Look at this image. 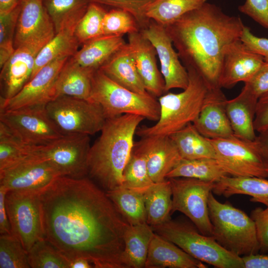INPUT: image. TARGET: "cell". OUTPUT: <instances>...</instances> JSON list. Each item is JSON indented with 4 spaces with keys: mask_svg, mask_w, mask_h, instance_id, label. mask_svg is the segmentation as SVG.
<instances>
[{
    "mask_svg": "<svg viewBox=\"0 0 268 268\" xmlns=\"http://www.w3.org/2000/svg\"><path fill=\"white\" fill-rule=\"evenodd\" d=\"M154 232L147 223L129 225L124 236L121 261L124 268H145L151 240Z\"/></svg>",
    "mask_w": 268,
    "mask_h": 268,
    "instance_id": "83f0119b",
    "label": "cell"
},
{
    "mask_svg": "<svg viewBox=\"0 0 268 268\" xmlns=\"http://www.w3.org/2000/svg\"><path fill=\"white\" fill-rule=\"evenodd\" d=\"M33 147L21 141L0 122V171L28 158L32 154Z\"/></svg>",
    "mask_w": 268,
    "mask_h": 268,
    "instance_id": "8d00e7d4",
    "label": "cell"
},
{
    "mask_svg": "<svg viewBox=\"0 0 268 268\" xmlns=\"http://www.w3.org/2000/svg\"><path fill=\"white\" fill-rule=\"evenodd\" d=\"M55 34L43 0H23L15 33V49L28 44H46Z\"/></svg>",
    "mask_w": 268,
    "mask_h": 268,
    "instance_id": "e0dca14e",
    "label": "cell"
},
{
    "mask_svg": "<svg viewBox=\"0 0 268 268\" xmlns=\"http://www.w3.org/2000/svg\"><path fill=\"white\" fill-rule=\"evenodd\" d=\"M100 5H106L126 11L135 18L140 30L145 28L150 20L146 16V10L153 0H88Z\"/></svg>",
    "mask_w": 268,
    "mask_h": 268,
    "instance_id": "ee69618b",
    "label": "cell"
},
{
    "mask_svg": "<svg viewBox=\"0 0 268 268\" xmlns=\"http://www.w3.org/2000/svg\"><path fill=\"white\" fill-rule=\"evenodd\" d=\"M227 175L214 158L182 159L168 173L166 179L190 178L216 183Z\"/></svg>",
    "mask_w": 268,
    "mask_h": 268,
    "instance_id": "e575fe53",
    "label": "cell"
},
{
    "mask_svg": "<svg viewBox=\"0 0 268 268\" xmlns=\"http://www.w3.org/2000/svg\"><path fill=\"white\" fill-rule=\"evenodd\" d=\"M240 39L248 48L262 56L265 61L268 62V39L256 36L246 26L244 28Z\"/></svg>",
    "mask_w": 268,
    "mask_h": 268,
    "instance_id": "c3c4849f",
    "label": "cell"
},
{
    "mask_svg": "<svg viewBox=\"0 0 268 268\" xmlns=\"http://www.w3.org/2000/svg\"><path fill=\"white\" fill-rule=\"evenodd\" d=\"M46 106L0 111V122L27 144L48 143L64 134L50 117Z\"/></svg>",
    "mask_w": 268,
    "mask_h": 268,
    "instance_id": "7c38bea8",
    "label": "cell"
},
{
    "mask_svg": "<svg viewBox=\"0 0 268 268\" xmlns=\"http://www.w3.org/2000/svg\"><path fill=\"white\" fill-rule=\"evenodd\" d=\"M106 12L101 5L89 3L74 31L80 44L103 35V21Z\"/></svg>",
    "mask_w": 268,
    "mask_h": 268,
    "instance_id": "60d3db41",
    "label": "cell"
},
{
    "mask_svg": "<svg viewBox=\"0 0 268 268\" xmlns=\"http://www.w3.org/2000/svg\"><path fill=\"white\" fill-rule=\"evenodd\" d=\"M255 141L263 161L268 169V128L259 133Z\"/></svg>",
    "mask_w": 268,
    "mask_h": 268,
    "instance_id": "f5cc1de1",
    "label": "cell"
},
{
    "mask_svg": "<svg viewBox=\"0 0 268 268\" xmlns=\"http://www.w3.org/2000/svg\"><path fill=\"white\" fill-rule=\"evenodd\" d=\"M215 159L228 176L268 178L265 164L254 140L231 137L209 139Z\"/></svg>",
    "mask_w": 268,
    "mask_h": 268,
    "instance_id": "30bf717a",
    "label": "cell"
},
{
    "mask_svg": "<svg viewBox=\"0 0 268 268\" xmlns=\"http://www.w3.org/2000/svg\"><path fill=\"white\" fill-rule=\"evenodd\" d=\"M30 268H68L67 259L45 238L28 252Z\"/></svg>",
    "mask_w": 268,
    "mask_h": 268,
    "instance_id": "f35d334b",
    "label": "cell"
},
{
    "mask_svg": "<svg viewBox=\"0 0 268 268\" xmlns=\"http://www.w3.org/2000/svg\"><path fill=\"white\" fill-rule=\"evenodd\" d=\"M91 101L101 106L106 119L126 114L154 121L159 118L160 106L155 97L148 92L138 93L124 87L99 69L93 74Z\"/></svg>",
    "mask_w": 268,
    "mask_h": 268,
    "instance_id": "52a82bcc",
    "label": "cell"
},
{
    "mask_svg": "<svg viewBox=\"0 0 268 268\" xmlns=\"http://www.w3.org/2000/svg\"><path fill=\"white\" fill-rule=\"evenodd\" d=\"M69 58L55 60L41 68L15 96L0 99V111L46 105L53 99V89L58 75Z\"/></svg>",
    "mask_w": 268,
    "mask_h": 268,
    "instance_id": "2e32d148",
    "label": "cell"
},
{
    "mask_svg": "<svg viewBox=\"0 0 268 268\" xmlns=\"http://www.w3.org/2000/svg\"><path fill=\"white\" fill-rule=\"evenodd\" d=\"M258 98L244 86L236 97L227 100L226 109L234 135L239 138L255 140L254 120Z\"/></svg>",
    "mask_w": 268,
    "mask_h": 268,
    "instance_id": "cb8c5ba5",
    "label": "cell"
},
{
    "mask_svg": "<svg viewBox=\"0 0 268 268\" xmlns=\"http://www.w3.org/2000/svg\"><path fill=\"white\" fill-rule=\"evenodd\" d=\"M140 31L135 18L126 11L114 8L107 11L104 16L103 35H124Z\"/></svg>",
    "mask_w": 268,
    "mask_h": 268,
    "instance_id": "7bdbcfd3",
    "label": "cell"
},
{
    "mask_svg": "<svg viewBox=\"0 0 268 268\" xmlns=\"http://www.w3.org/2000/svg\"><path fill=\"white\" fill-rule=\"evenodd\" d=\"M244 84V86L258 99L268 93V62H265L253 77Z\"/></svg>",
    "mask_w": 268,
    "mask_h": 268,
    "instance_id": "7dc6e473",
    "label": "cell"
},
{
    "mask_svg": "<svg viewBox=\"0 0 268 268\" xmlns=\"http://www.w3.org/2000/svg\"><path fill=\"white\" fill-rule=\"evenodd\" d=\"M127 43L146 91L156 98L165 93L164 80L157 65V53L151 43L140 31L128 34Z\"/></svg>",
    "mask_w": 268,
    "mask_h": 268,
    "instance_id": "7402d4cb",
    "label": "cell"
},
{
    "mask_svg": "<svg viewBox=\"0 0 268 268\" xmlns=\"http://www.w3.org/2000/svg\"><path fill=\"white\" fill-rule=\"evenodd\" d=\"M154 183L149 175L145 156L133 148L123 171L122 186L145 194Z\"/></svg>",
    "mask_w": 268,
    "mask_h": 268,
    "instance_id": "74e56055",
    "label": "cell"
},
{
    "mask_svg": "<svg viewBox=\"0 0 268 268\" xmlns=\"http://www.w3.org/2000/svg\"><path fill=\"white\" fill-rule=\"evenodd\" d=\"M88 0H43L56 34L67 29H75L86 12Z\"/></svg>",
    "mask_w": 268,
    "mask_h": 268,
    "instance_id": "836d02e7",
    "label": "cell"
},
{
    "mask_svg": "<svg viewBox=\"0 0 268 268\" xmlns=\"http://www.w3.org/2000/svg\"><path fill=\"white\" fill-rule=\"evenodd\" d=\"M45 238L67 259L85 258L95 268H124L129 224L86 177L61 176L40 195Z\"/></svg>",
    "mask_w": 268,
    "mask_h": 268,
    "instance_id": "6da1fadb",
    "label": "cell"
},
{
    "mask_svg": "<svg viewBox=\"0 0 268 268\" xmlns=\"http://www.w3.org/2000/svg\"><path fill=\"white\" fill-rule=\"evenodd\" d=\"M168 179L172 192V212L183 213L201 234L212 236L208 201L215 183L190 178Z\"/></svg>",
    "mask_w": 268,
    "mask_h": 268,
    "instance_id": "8fae6325",
    "label": "cell"
},
{
    "mask_svg": "<svg viewBox=\"0 0 268 268\" xmlns=\"http://www.w3.org/2000/svg\"><path fill=\"white\" fill-rule=\"evenodd\" d=\"M265 61L263 57L238 39L225 49L219 86L221 88H231L237 83L249 80Z\"/></svg>",
    "mask_w": 268,
    "mask_h": 268,
    "instance_id": "ac0fdd59",
    "label": "cell"
},
{
    "mask_svg": "<svg viewBox=\"0 0 268 268\" xmlns=\"http://www.w3.org/2000/svg\"><path fill=\"white\" fill-rule=\"evenodd\" d=\"M186 68L189 74L187 88L181 92L165 93L158 97V120L151 126L138 127L135 133L137 135L170 136L197 119L209 87L195 69Z\"/></svg>",
    "mask_w": 268,
    "mask_h": 268,
    "instance_id": "277c9868",
    "label": "cell"
},
{
    "mask_svg": "<svg viewBox=\"0 0 268 268\" xmlns=\"http://www.w3.org/2000/svg\"><path fill=\"white\" fill-rule=\"evenodd\" d=\"M169 136L182 159H215V152L210 140L203 136L193 123Z\"/></svg>",
    "mask_w": 268,
    "mask_h": 268,
    "instance_id": "f546056e",
    "label": "cell"
},
{
    "mask_svg": "<svg viewBox=\"0 0 268 268\" xmlns=\"http://www.w3.org/2000/svg\"><path fill=\"white\" fill-rule=\"evenodd\" d=\"M105 192L130 225L147 223L144 194L123 186Z\"/></svg>",
    "mask_w": 268,
    "mask_h": 268,
    "instance_id": "d6a6232c",
    "label": "cell"
},
{
    "mask_svg": "<svg viewBox=\"0 0 268 268\" xmlns=\"http://www.w3.org/2000/svg\"><path fill=\"white\" fill-rule=\"evenodd\" d=\"M245 25L207 2L165 27L184 66L195 69L210 88L220 87L225 48L240 39Z\"/></svg>",
    "mask_w": 268,
    "mask_h": 268,
    "instance_id": "7a4b0ae2",
    "label": "cell"
},
{
    "mask_svg": "<svg viewBox=\"0 0 268 268\" xmlns=\"http://www.w3.org/2000/svg\"><path fill=\"white\" fill-rule=\"evenodd\" d=\"M68 268H94L92 264L88 260L81 257L67 259Z\"/></svg>",
    "mask_w": 268,
    "mask_h": 268,
    "instance_id": "db71d44e",
    "label": "cell"
},
{
    "mask_svg": "<svg viewBox=\"0 0 268 268\" xmlns=\"http://www.w3.org/2000/svg\"><path fill=\"white\" fill-rule=\"evenodd\" d=\"M220 87H209L199 114L193 123L197 130L208 139L234 136L226 109L227 98Z\"/></svg>",
    "mask_w": 268,
    "mask_h": 268,
    "instance_id": "44dd1931",
    "label": "cell"
},
{
    "mask_svg": "<svg viewBox=\"0 0 268 268\" xmlns=\"http://www.w3.org/2000/svg\"><path fill=\"white\" fill-rule=\"evenodd\" d=\"M212 237L224 248L240 257L260 251L254 221L230 203H222L210 193L208 201Z\"/></svg>",
    "mask_w": 268,
    "mask_h": 268,
    "instance_id": "5b68a950",
    "label": "cell"
},
{
    "mask_svg": "<svg viewBox=\"0 0 268 268\" xmlns=\"http://www.w3.org/2000/svg\"><path fill=\"white\" fill-rule=\"evenodd\" d=\"M245 268H268V255L255 254L242 257Z\"/></svg>",
    "mask_w": 268,
    "mask_h": 268,
    "instance_id": "816d5d0a",
    "label": "cell"
},
{
    "mask_svg": "<svg viewBox=\"0 0 268 268\" xmlns=\"http://www.w3.org/2000/svg\"><path fill=\"white\" fill-rule=\"evenodd\" d=\"M152 227L154 232L203 263L217 268H245L242 257L224 248L212 236L201 234L193 223L170 219Z\"/></svg>",
    "mask_w": 268,
    "mask_h": 268,
    "instance_id": "8992f818",
    "label": "cell"
},
{
    "mask_svg": "<svg viewBox=\"0 0 268 268\" xmlns=\"http://www.w3.org/2000/svg\"><path fill=\"white\" fill-rule=\"evenodd\" d=\"M140 32L156 50L165 82V93L174 88H186L189 84L188 70L182 64L165 27L150 20L147 26Z\"/></svg>",
    "mask_w": 268,
    "mask_h": 268,
    "instance_id": "9a60e30c",
    "label": "cell"
},
{
    "mask_svg": "<svg viewBox=\"0 0 268 268\" xmlns=\"http://www.w3.org/2000/svg\"><path fill=\"white\" fill-rule=\"evenodd\" d=\"M146 268H206L174 243L154 233L145 263Z\"/></svg>",
    "mask_w": 268,
    "mask_h": 268,
    "instance_id": "603a6c76",
    "label": "cell"
},
{
    "mask_svg": "<svg viewBox=\"0 0 268 268\" xmlns=\"http://www.w3.org/2000/svg\"><path fill=\"white\" fill-rule=\"evenodd\" d=\"M94 71L79 66L69 58L55 82L53 100L60 96H67L91 101Z\"/></svg>",
    "mask_w": 268,
    "mask_h": 268,
    "instance_id": "484cf974",
    "label": "cell"
},
{
    "mask_svg": "<svg viewBox=\"0 0 268 268\" xmlns=\"http://www.w3.org/2000/svg\"><path fill=\"white\" fill-rule=\"evenodd\" d=\"M59 172L47 162L29 157L0 171V186L6 192L41 194L57 178Z\"/></svg>",
    "mask_w": 268,
    "mask_h": 268,
    "instance_id": "5bb4252c",
    "label": "cell"
},
{
    "mask_svg": "<svg viewBox=\"0 0 268 268\" xmlns=\"http://www.w3.org/2000/svg\"><path fill=\"white\" fill-rule=\"evenodd\" d=\"M144 200L149 225L157 226L171 219L172 192L169 179L155 183L145 193Z\"/></svg>",
    "mask_w": 268,
    "mask_h": 268,
    "instance_id": "4dcf8cb0",
    "label": "cell"
},
{
    "mask_svg": "<svg viewBox=\"0 0 268 268\" xmlns=\"http://www.w3.org/2000/svg\"><path fill=\"white\" fill-rule=\"evenodd\" d=\"M134 148L145 156L149 175L154 183L166 180L168 173L182 159L169 136L142 137L134 141Z\"/></svg>",
    "mask_w": 268,
    "mask_h": 268,
    "instance_id": "ffe728a7",
    "label": "cell"
},
{
    "mask_svg": "<svg viewBox=\"0 0 268 268\" xmlns=\"http://www.w3.org/2000/svg\"><path fill=\"white\" fill-rule=\"evenodd\" d=\"M116 83L138 93L147 92L138 74L128 43L99 68Z\"/></svg>",
    "mask_w": 268,
    "mask_h": 268,
    "instance_id": "d4e9b609",
    "label": "cell"
},
{
    "mask_svg": "<svg viewBox=\"0 0 268 268\" xmlns=\"http://www.w3.org/2000/svg\"><path fill=\"white\" fill-rule=\"evenodd\" d=\"M251 217L256 225L260 251L268 252V206L265 209L257 207L253 209Z\"/></svg>",
    "mask_w": 268,
    "mask_h": 268,
    "instance_id": "bcb514c9",
    "label": "cell"
},
{
    "mask_svg": "<svg viewBox=\"0 0 268 268\" xmlns=\"http://www.w3.org/2000/svg\"><path fill=\"white\" fill-rule=\"evenodd\" d=\"M254 128L258 133L268 128V92L258 100L254 120Z\"/></svg>",
    "mask_w": 268,
    "mask_h": 268,
    "instance_id": "681fc988",
    "label": "cell"
},
{
    "mask_svg": "<svg viewBox=\"0 0 268 268\" xmlns=\"http://www.w3.org/2000/svg\"><path fill=\"white\" fill-rule=\"evenodd\" d=\"M74 31L75 29L62 30L43 46L36 57L31 78L50 63L61 58H71L76 53L80 43Z\"/></svg>",
    "mask_w": 268,
    "mask_h": 268,
    "instance_id": "1f68e13d",
    "label": "cell"
},
{
    "mask_svg": "<svg viewBox=\"0 0 268 268\" xmlns=\"http://www.w3.org/2000/svg\"><path fill=\"white\" fill-rule=\"evenodd\" d=\"M44 44H32L15 49L14 52L0 68V99L15 96L30 80L35 60Z\"/></svg>",
    "mask_w": 268,
    "mask_h": 268,
    "instance_id": "d6986e66",
    "label": "cell"
},
{
    "mask_svg": "<svg viewBox=\"0 0 268 268\" xmlns=\"http://www.w3.org/2000/svg\"><path fill=\"white\" fill-rule=\"evenodd\" d=\"M142 116L126 114L106 119L88 157L90 176L106 191L122 186L123 173L133 151Z\"/></svg>",
    "mask_w": 268,
    "mask_h": 268,
    "instance_id": "3957f363",
    "label": "cell"
},
{
    "mask_svg": "<svg viewBox=\"0 0 268 268\" xmlns=\"http://www.w3.org/2000/svg\"><path fill=\"white\" fill-rule=\"evenodd\" d=\"M126 43L123 35H103L82 44L69 58L79 66L95 71Z\"/></svg>",
    "mask_w": 268,
    "mask_h": 268,
    "instance_id": "4316f807",
    "label": "cell"
},
{
    "mask_svg": "<svg viewBox=\"0 0 268 268\" xmlns=\"http://www.w3.org/2000/svg\"><path fill=\"white\" fill-rule=\"evenodd\" d=\"M40 194L7 192L5 206L11 232L28 252L45 238Z\"/></svg>",
    "mask_w": 268,
    "mask_h": 268,
    "instance_id": "4fadbf2b",
    "label": "cell"
},
{
    "mask_svg": "<svg viewBox=\"0 0 268 268\" xmlns=\"http://www.w3.org/2000/svg\"><path fill=\"white\" fill-rule=\"evenodd\" d=\"M22 1L23 0H0V13L10 11Z\"/></svg>",
    "mask_w": 268,
    "mask_h": 268,
    "instance_id": "11a10c76",
    "label": "cell"
},
{
    "mask_svg": "<svg viewBox=\"0 0 268 268\" xmlns=\"http://www.w3.org/2000/svg\"><path fill=\"white\" fill-rule=\"evenodd\" d=\"M21 9V3L10 11L0 13V67L15 51V33Z\"/></svg>",
    "mask_w": 268,
    "mask_h": 268,
    "instance_id": "b9f144b4",
    "label": "cell"
},
{
    "mask_svg": "<svg viewBox=\"0 0 268 268\" xmlns=\"http://www.w3.org/2000/svg\"><path fill=\"white\" fill-rule=\"evenodd\" d=\"M6 190L0 186V234L11 233L5 206Z\"/></svg>",
    "mask_w": 268,
    "mask_h": 268,
    "instance_id": "f907efd6",
    "label": "cell"
},
{
    "mask_svg": "<svg viewBox=\"0 0 268 268\" xmlns=\"http://www.w3.org/2000/svg\"><path fill=\"white\" fill-rule=\"evenodd\" d=\"M206 1V0H153L147 9L146 16L166 27Z\"/></svg>",
    "mask_w": 268,
    "mask_h": 268,
    "instance_id": "d590c367",
    "label": "cell"
},
{
    "mask_svg": "<svg viewBox=\"0 0 268 268\" xmlns=\"http://www.w3.org/2000/svg\"><path fill=\"white\" fill-rule=\"evenodd\" d=\"M239 10L268 29V0H246Z\"/></svg>",
    "mask_w": 268,
    "mask_h": 268,
    "instance_id": "f6af8a7d",
    "label": "cell"
},
{
    "mask_svg": "<svg viewBox=\"0 0 268 268\" xmlns=\"http://www.w3.org/2000/svg\"><path fill=\"white\" fill-rule=\"evenodd\" d=\"M89 135L67 134L48 143L34 145L31 157L48 162L61 176L85 177L88 174Z\"/></svg>",
    "mask_w": 268,
    "mask_h": 268,
    "instance_id": "ba28073f",
    "label": "cell"
},
{
    "mask_svg": "<svg viewBox=\"0 0 268 268\" xmlns=\"http://www.w3.org/2000/svg\"><path fill=\"white\" fill-rule=\"evenodd\" d=\"M212 193L227 198L235 195H248L252 197L251 201L268 206V180L265 178L225 176L215 183Z\"/></svg>",
    "mask_w": 268,
    "mask_h": 268,
    "instance_id": "f1b7e54d",
    "label": "cell"
},
{
    "mask_svg": "<svg viewBox=\"0 0 268 268\" xmlns=\"http://www.w3.org/2000/svg\"><path fill=\"white\" fill-rule=\"evenodd\" d=\"M0 268H30L28 252L12 233L0 235Z\"/></svg>",
    "mask_w": 268,
    "mask_h": 268,
    "instance_id": "ab89813d",
    "label": "cell"
},
{
    "mask_svg": "<svg viewBox=\"0 0 268 268\" xmlns=\"http://www.w3.org/2000/svg\"><path fill=\"white\" fill-rule=\"evenodd\" d=\"M48 115L64 134L93 135L102 129L106 118L97 103L67 96L46 106Z\"/></svg>",
    "mask_w": 268,
    "mask_h": 268,
    "instance_id": "9c48e42d",
    "label": "cell"
}]
</instances>
